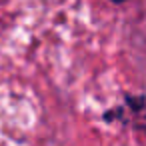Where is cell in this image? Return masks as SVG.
Here are the masks:
<instances>
[{"label":"cell","instance_id":"1","mask_svg":"<svg viewBox=\"0 0 146 146\" xmlns=\"http://www.w3.org/2000/svg\"><path fill=\"white\" fill-rule=\"evenodd\" d=\"M116 2H122V0H116Z\"/></svg>","mask_w":146,"mask_h":146}]
</instances>
